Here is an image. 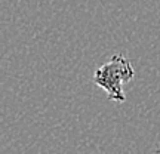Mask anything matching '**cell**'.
I'll use <instances>...</instances> for the list:
<instances>
[{"instance_id":"2","label":"cell","mask_w":160,"mask_h":154,"mask_svg":"<svg viewBox=\"0 0 160 154\" xmlns=\"http://www.w3.org/2000/svg\"><path fill=\"white\" fill-rule=\"evenodd\" d=\"M154 154H160V147H159L157 150H156V153H154Z\"/></svg>"},{"instance_id":"1","label":"cell","mask_w":160,"mask_h":154,"mask_svg":"<svg viewBox=\"0 0 160 154\" xmlns=\"http://www.w3.org/2000/svg\"><path fill=\"white\" fill-rule=\"evenodd\" d=\"M135 76L131 61L123 55H113L108 62L102 64L93 74V83L105 91L107 98L116 102H125L123 85Z\"/></svg>"}]
</instances>
